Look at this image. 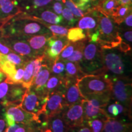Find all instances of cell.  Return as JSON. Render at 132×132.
Listing matches in <instances>:
<instances>
[{"label":"cell","mask_w":132,"mask_h":132,"mask_svg":"<svg viewBox=\"0 0 132 132\" xmlns=\"http://www.w3.org/2000/svg\"><path fill=\"white\" fill-rule=\"evenodd\" d=\"M47 34L52 32L45 23L25 14L17 15L0 28V37H28Z\"/></svg>","instance_id":"cell-1"},{"label":"cell","mask_w":132,"mask_h":132,"mask_svg":"<svg viewBox=\"0 0 132 132\" xmlns=\"http://www.w3.org/2000/svg\"><path fill=\"white\" fill-rule=\"evenodd\" d=\"M101 53L103 64V73L111 78L130 77L127 60L125 53L117 47L102 48Z\"/></svg>","instance_id":"cell-2"},{"label":"cell","mask_w":132,"mask_h":132,"mask_svg":"<svg viewBox=\"0 0 132 132\" xmlns=\"http://www.w3.org/2000/svg\"><path fill=\"white\" fill-rule=\"evenodd\" d=\"M77 85L85 98L90 95L111 92L112 80L107 74H89L77 80Z\"/></svg>","instance_id":"cell-3"},{"label":"cell","mask_w":132,"mask_h":132,"mask_svg":"<svg viewBox=\"0 0 132 132\" xmlns=\"http://www.w3.org/2000/svg\"><path fill=\"white\" fill-rule=\"evenodd\" d=\"M98 17L99 36L97 43L102 48L118 47L122 40L119 27L111 18L98 11Z\"/></svg>","instance_id":"cell-4"},{"label":"cell","mask_w":132,"mask_h":132,"mask_svg":"<svg viewBox=\"0 0 132 132\" xmlns=\"http://www.w3.org/2000/svg\"><path fill=\"white\" fill-rule=\"evenodd\" d=\"M78 64L85 75L104 74L100 44L91 41L86 44L85 43L83 48V57L81 61Z\"/></svg>","instance_id":"cell-5"},{"label":"cell","mask_w":132,"mask_h":132,"mask_svg":"<svg viewBox=\"0 0 132 132\" xmlns=\"http://www.w3.org/2000/svg\"><path fill=\"white\" fill-rule=\"evenodd\" d=\"M112 80V99L123 105L131 112V80L130 77H118Z\"/></svg>","instance_id":"cell-6"},{"label":"cell","mask_w":132,"mask_h":132,"mask_svg":"<svg viewBox=\"0 0 132 132\" xmlns=\"http://www.w3.org/2000/svg\"><path fill=\"white\" fill-rule=\"evenodd\" d=\"M28 89L20 83H11L5 80L0 82V104L3 106L20 105Z\"/></svg>","instance_id":"cell-7"},{"label":"cell","mask_w":132,"mask_h":132,"mask_svg":"<svg viewBox=\"0 0 132 132\" xmlns=\"http://www.w3.org/2000/svg\"><path fill=\"white\" fill-rule=\"evenodd\" d=\"M48 95H43L28 89L23 97L19 106L24 111L40 116L44 112Z\"/></svg>","instance_id":"cell-8"},{"label":"cell","mask_w":132,"mask_h":132,"mask_svg":"<svg viewBox=\"0 0 132 132\" xmlns=\"http://www.w3.org/2000/svg\"><path fill=\"white\" fill-rule=\"evenodd\" d=\"M0 40L13 52L32 59L39 56L30 47L24 37H0Z\"/></svg>","instance_id":"cell-9"},{"label":"cell","mask_w":132,"mask_h":132,"mask_svg":"<svg viewBox=\"0 0 132 132\" xmlns=\"http://www.w3.org/2000/svg\"><path fill=\"white\" fill-rule=\"evenodd\" d=\"M65 106L64 92L56 90L48 95L44 112L40 116L44 117V122H48L50 119L60 113Z\"/></svg>","instance_id":"cell-10"},{"label":"cell","mask_w":132,"mask_h":132,"mask_svg":"<svg viewBox=\"0 0 132 132\" xmlns=\"http://www.w3.org/2000/svg\"><path fill=\"white\" fill-rule=\"evenodd\" d=\"M64 122L69 128L80 126L85 123L82 102L65 106L61 112Z\"/></svg>","instance_id":"cell-11"},{"label":"cell","mask_w":132,"mask_h":132,"mask_svg":"<svg viewBox=\"0 0 132 132\" xmlns=\"http://www.w3.org/2000/svg\"><path fill=\"white\" fill-rule=\"evenodd\" d=\"M4 107L6 113L11 116L14 121L16 123H21L28 125L31 124L34 122L40 123H42L39 116L24 111L19 106V105H9Z\"/></svg>","instance_id":"cell-12"},{"label":"cell","mask_w":132,"mask_h":132,"mask_svg":"<svg viewBox=\"0 0 132 132\" xmlns=\"http://www.w3.org/2000/svg\"><path fill=\"white\" fill-rule=\"evenodd\" d=\"M70 42L65 36H52L47 42L44 54L54 62L57 58L62 50Z\"/></svg>","instance_id":"cell-13"},{"label":"cell","mask_w":132,"mask_h":132,"mask_svg":"<svg viewBox=\"0 0 132 132\" xmlns=\"http://www.w3.org/2000/svg\"><path fill=\"white\" fill-rule=\"evenodd\" d=\"M77 81V80L64 77V85L65 88L64 93L65 106L81 102L85 99L79 91Z\"/></svg>","instance_id":"cell-14"},{"label":"cell","mask_w":132,"mask_h":132,"mask_svg":"<svg viewBox=\"0 0 132 132\" xmlns=\"http://www.w3.org/2000/svg\"><path fill=\"white\" fill-rule=\"evenodd\" d=\"M50 7L43 8V9L28 13V14H24L30 16L31 18H33V19L37 20L40 21L45 24H64V20L62 15H59L55 14L53 11L49 10Z\"/></svg>","instance_id":"cell-15"},{"label":"cell","mask_w":132,"mask_h":132,"mask_svg":"<svg viewBox=\"0 0 132 132\" xmlns=\"http://www.w3.org/2000/svg\"><path fill=\"white\" fill-rule=\"evenodd\" d=\"M21 13L14 0H0V28Z\"/></svg>","instance_id":"cell-16"},{"label":"cell","mask_w":132,"mask_h":132,"mask_svg":"<svg viewBox=\"0 0 132 132\" xmlns=\"http://www.w3.org/2000/svg\"><path fill=\"white\" fill-rule=\"evenodd\" d=\"M53 0H14L20 11L28 14L33 11L50 7Z\"/></svg>","instance_id":"cell-17"},{"label":"cell","mask_w":132,"mask_h":132,"mask_svg":"<svg viewBox=\"0 0 132 132\" xmlns=\"http://www.w3.org/2000/svg\"><path fill=\"white\" fill-rule=\"evenodd\" d=\"M51 75L50 68L46 64H43L40 71L36 76L33 80L32 85L29 89L34 90L36 93L40 95H44V90L45 85L47 83Z\"/></svg>","instance_id":"cell-18"},{"label":"cell","mask_w":132,"mask_h":132,"mask_svg":"<svg viewBox=\"0 0 132 132\" xmlns=\"http://www.w3.org/2000/svg\"><path fill=\"white\" fill-rule=\"evenodd\" d=\"M52 36V34H37L24 37L31 48L39 56L44 54L48 40Z\"/></svg>","instance_id":"cell-19"},{"label":"cell","mask_w":132,"mask_h":132,"mask_svg":"<svg viewBox=\"0 0 132 132\" xmlns=\"http://www.w3.org/2000/svg\"><path fill=\"white\" fill-rule=\"evenodd\" d=\"M98 25V11L95 10L91 15H87L81 18L78 23V27L87 31L86 35L89 36L97 30Z\"/></svg>","instance_id":"cell-20"},{"label":"cell","mask_w":132,"mask_h":132,"mask_svg":"<svg viewBox=\"0 0 132 132\" xmlns=\"http://www.w3.org/2000/svg\"><path fill=\"white\" fill-rule=\"evenodd\" d=\"M131 125L114 118L106 119L102 132H131Z\"/></svg>","instance_id":"cell-21"},{"label":"cell","mask_w":132,"mask_h":132,"mask_svg":"<svg viewBox=\"0 0 132 132\" xmlns=\"http://www.w3.org/2000/svg\"><path fill=\"white\" fill-rule=\"evenodd\" d=\"M65 86L64 85V77L61 76L53 75L50 77L44 88V93L45 95H48L56 90H60L64 93Z\"/></svg>","instance_id":"cell-22"},{"label":"cell","mask_w":132,"mask_h":132,"mask_svg":"<svg viewBox=\"0 0 132 132\" xmlns=\"http://www.w3.org/2000/svg\"><path fill=\"white\" fill-rule=\"evenodd\" d=\"M47 127L51 132H67L69 129L64 122L61 113L48 120Z\"/></svg>","instance_id":"cell-23"},{"label":"cell","mask_w":132,"mask_h":132,"mask_svg":"<svg viewBox=\"0 0 132 132\" xmlns=\"http://www.w3.org/2000/svg\"><path fill=\"white\" fill-rule=\"evenodd\" d=\"M85 74L81 70L78 63L65 61V77L74 80H78Z\"/></svg>","instance_id":"cell-24"},{"label":"cell","mask_w":132,"mask_h":132,"mask_svg":"<svg viewBox=\"0 0 132 132\" xmlns=\"http://www.w3.org/2000/svg\"><path fill=\"white\" fill-rule=\"evenodd\" d=\"M3 56L4 54L2 53L0 54V71L7 76L6 80L8 82H11V80L15 74L16 65L4 59Z\"/></svg>","instance_id":"cell-25"},{"label":"cell","mask_w":132,"mask_h":132,"mask_svg":"<svg viewBox=\"0 0 132 132\" xmlns=\"http://www.w3.org/2000/svg\"><path fill=\"white\" fill-rule=\"evenodd\" d=\"M119 5L116 0H103L97 10L106 15L112 16Z\"/></svg>","instance_id":"cell-26"},{"label":"cell","mask_w":132,"mask_h":132,"mask_svg":"<svg viewBox=\"0 0 132 132\" xmlns=\"http://www.w3.org/2000/svg\"><path fill=\"white\" fill-rule=\"evenodd\" d=\"M131 4H120L114 14L112 15L114 22L118 25L123 22L125 18L131 12Z\"/></svg>","instance_id":"cell-27"},{"label":"cell","mask_w":132,"mask_h":132,"mask_svg":"<svg viewBox=\"0 0 132 132\" xmlns=\"http://www.w3.org/2000/svg\"><path fill=\"white\" fill-rule=\"evenodd\" d=\"M31 60H29L24 64V74L22 78V82H21L22 85L28 89L30 88L32 85L33 80H34L33 78V65Z\"/></svg>","instance_id":"cell-28"},{"label":"cell","mask_w":132,"mask_h":132,"mask_svg":"<svg viewBox=\"0 0 132 132\" xmlns=\"http://www.w3.org/2000/svg\"><path fill=\"white\" fill-rule=\"evenodd\" d=\"M86 35L82 29L78 27H73L69 29L67 34V38L69 42H77L85 40Z\"/></svg>","instance_id":"cell-29"},{"label":"cell","mask_w":132,"mask_h":132,"mask_svg":"<svg viewBox=\"0 0 132 132\" xmlns=\"http://www.w3.org/2000/svg\"><path fill=\"white\" fill-rule=\"evenodd\" d=\"M85 43V42L82 40L77 42V47L74 50L73 52L65 61H70L76 62V63H79L80 61H81L83 57V48Z\"/></svg>","instance_id":"cell-30"},{"label":"cell","mask_w":132,"mask_h":132,"mask_svg":"<svg viewBox=\"0 0 132 132\" xmlns=\"http://www.w3.org/2000/svg\"><path fill=\"white\" fill-rule=\"evenodd\" d=\"M4 59L7 60L16 66L24 65L26 62L31 60L28 57L22 56L16 53L11 52L7 54H4Z\"/></svg>","instance_id":"cell-31"},{"label":"cell","mask_w":132,"mask_h":132,"mask_svg":"<svg viewBox=\"0 0 132 132\" xmlns=\"http://www.w3.org/2000/svg\"><path fill=\"white\" fill-rule=\"evenodd\" d=\"M106 119V118H97L85 122H86L91 132H102Z\"/></svg>","instance_id":"cell-32"},{"label":"cell","mask_w":132,"mask_h":132,"mask_svg":"<svg viewBox=\"0 0 132 132\" xmlns=\"http://www.w3.org/2000/svg\"><path fill=\"white\" fill-rule=\"evenodd\" d=\"M50 70L53 75L64 77H65V61H62L56 58L53 63Z\"/></svg>","instance_id":"cell-33"},{"label":"cell","mask_w":132,"mask_h":132,"mask_svg":"<svg viewBox=\"0 0 132 132\" xmlns=\"http://www.w3.org/2000/svg\"><path fill=\"white\" fill-rule=\"evenodd\" d=\"M45 25L54 36H66L69 31L68 28L64 26L50 24H45Z\"/></svg>","instance_id":"cell-34"},{"label":"cell","mask_w":132,"mask_h":132,"mask_svg":"<svg viewBox=\"0 0 132 132\" xmlns=\"http://www.w3.org/2000/svg\"><path fill=\"white\" fill-rule=\"evenodd\" d=\"M77 42H69V44L64 48L62 50V52H61L60 54L59 55L57 59L59 60H61L62 61H65L69 56H70L71 54L73 52L74 50L77 47Z\"/></svg>","instance_id":"cell-35"},{"label":"cell","mask_w":132,"mask_h":132,"mask_svg":"<svg viewBox=\"0 0 132 132\" xmlns=\"http://www.w3.org/2000/svg\"><path fill=\"white\" fill-rule=\"evenodd\" d=\"M62 16L64 21H65L66 24L68 26H73L77 21V19L75 17L74 15L67 7L63 8L62 12Z\"/></svg>","instance_id":"cell-36"},{"label":"cell","mask_w":132,"mask_h":132,"mask_svg":"<svg viewBox=\"0 0 132 132\" xmlns=\"http://www.w3.org/2000/svg\"><path fill=\"white\" fill-rule=\"evenodd\" d=\"M62 1L65 4L66 7L70 10L72 14L74 15V16H75V17L81 18L84 16L85 15L84 11L77 7L71 0H62Z\"/></svg>","instance_id":"cell-37"},{"label":"cell","mask_w":132,"mask_h":132,"mask_svg":"<svg viewBox=\"0 0 132 132\" xmlns=\"http://www.w3.org/2000/svg\"><path fill=\"white\" fill-rule=\"evenodd\" d=\"M8 125L6 120V110L4 106L0 104V132H6Z\"/></svg>","instance_id":"cell-38"},{"label":"cell","mask_w":132,"mask_h":132,"mask_svg":"<svg viewBox=\"0 0 132 132\" xmlns=\"http://www.w3.org/2000/svg\"><path fill=\"white\" fill-rule=\"evenodd\" d=\"M24 65H19L16 66V72L15 75L14 76L12 80H11V82L12 83H20L21 84L22 82V78L23 77L24 74Z\"/></svg>","instance_id":"cell-39"},{"label":"cell","mask_w":132,"mask_h":132,"mask_svg":"<svg viewBox=\"0 0 132 132\" xmlns=\"http://www.w3.org/2000/svg\"><path fill=\"white\" fill-rule=\"evenodd\" d=\"M122 32H119L122 41L131 46L132 42L131 29H121Z\"/></svg>","instance_id":"cell-40"},{"label":"cell","mask_w":132,"mask_h":132,"mask_svg":"<svg viewBox=\"0 0 132 132\" xmlns=\"http://www.w3.org/2000/svg\"><path fill=\"white\" fill-rule=\"evenodd\" d=\"M105 111H106V113L108 114V116L110 118H115V117H117L120 115L119 111L116 102L108 105V107H107L106 110H105Z\"/></svg>","instance_id":"cell-41"},{"label":"cell","mask_w":132,"mask_h":132,"mask_svg":"<svg viewBox=\"0 0 132 132\" xmlns=\"http://www.w3.org/2000/svg\"><path fill=\"white\" fill-rule=\"evenodd\" d=\"M119 25H122L121 27L122 29H131L132 15L131 12L125 18L123 22Z\"/></svg>","instance_id":"cell-42"},{"label":"cell","mask_w":132,"mask_h":132,"mask_svg":"<svg viewBox=\"0 0 132 132\" xmlns=\"http://www.w3.org/2000/svg\"><path fill=\"white\" fill-rule=\"evenodd\" d=\"M67 132H91L89 127L85 122L80 126L69 128Z\"/></svg>","instance_id":"cell-43"},{"label":"cell","mask_w":132,"mask_h":132,"mask_svg":"<svg viewBox=\"0 0 132 132\" xmlns=\"http://www.w3.org/2000/svg\"><path fill=\"white\" fill-rule=\"evenodd\" d=\"M52 9L55 14L59 15H61L62 10H63V6L61 3L56 1L52 4Z\"/></svg>","instance_id":"cell-44"},{"label":"cell","mask_w":132,"mask_h":132,"mask_svg":"<svg viewBox=\"0 0 132 132\" xmlns=\"http://www.w3.org/2000/svg\"><path fill=\"white\" fill-rule=\"evenodd\" d=\"M29 130H31L29 124H24V123H20V125L16 128L15 132H28Z\"/></svg>","instance_id":"cell-45"},{"label":"cell","mask_w":132,"mask_h":132,"mask_svg":"<svg viewBox=\"0 0 132 132\" xmlns=\"http://www.w3.org/2000/svg\"><path fill=\"white\" fill-rule=\"evenodd\" d=\"M21 123H15L13 125H11V126H9L6 130V132H15L16 128L20 125Z\"/></svg>","instance_id":"cell-46"},{"label":"cell","mask_w":132,"mask_h":132,"mask_svg":"<svg viewBox=\"0 0 132 132\" xmlns=\"http://www.w3.org/2000/svg\"><path fill=\"white\" fill-rule=\"evenodd\" d=\"M118 2L120 4H131V0H119Z\"/></svg>","instance_id":"cell-47"},{"label":"cell","mask_w":132,"mask_h":132,"mask_svg":"<svg viewBox=\"0 0 132 132\" xmlns=\"http://www.w3.org/2000/svg\"><path fill=\"white\" fill-rule=\"evenodd\" d=\"M6 78H7V76L5 75L4 73H3L2 72L0 71V82L6 80Z\"/></svg>","instance_id":"cell-48"},{"label":"cell","mask_w":132,"mask_h":132,"mask_svg":"<svg viewBox=\"0 0 132 132\" xmlns=\"http://www.w3.org/2000/svg\"><path fill=\"white\" fill-rule=\"evenodd\" d=\"M71 1H72V2H73L74 4H75V5L77 4V3H78V1H79V0H71Z\"/></svg>","instance_id":"cell-49"},{"label":"cell","mask_w":132,"mask_h":132,"mask_svg":"<svg viewBox=\"0 0 132 132\" xmlns=\"http://www.w3.org/2000/svg\"><path fill=\"white\" fill-rule=\"evenodd\" d=\"M28 132H34V131H32V130H29V131H28Z\"/></svg>","instance_id":"cell-50"},{"label":"cell","mask_w":132,"mask_h":132,"mask_svg":"<svg viewBox=\"0 0 132 132\" xmlns=\"http://www.w3.org/2000/svg\"><path fill=\"white\" fill-rule=\"evenodd\" d=\"M56 1H62V0H56Z\"/></svg>","instance_id":"cell-51"},{"label":"cell","mask_w":132,"mask_h":132,"mask_svg":"<svg viewBox=\"0 0 132 132\" xmlns=\"http://www.w3.org/2000/svg\"><path fill=\"white\" fill-rule=\"evenodd\" d=\"M116 1H118V0H116Z\"/></svg>","instance_id":"cell-52"}]
</instances>
